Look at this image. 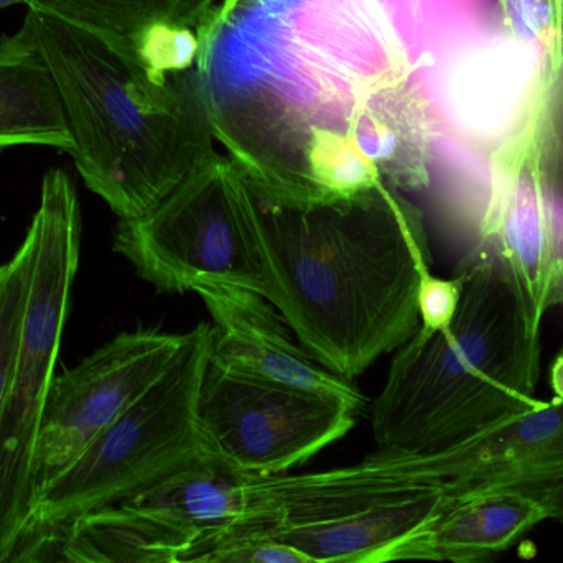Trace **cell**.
<instances>
[{
  "label": "cell",
  "instance_id": "obj_1",
  "mask_svg": "<svg viewBox=\"0 0 563 563\" xmlns=\"http://www.w3.org/2000/svg\"><path fill=\"white\" fill-rule=\"evenodd\" d=\"M203 38L214 141L285 200L327 197L311 181L314 145L351 137L374 92L416 75L383 0H218Z\"/></svg>",
  "mask_w": 563,
  "mask_h": 563
},
{
  "label": "cell",
  "instance_id": "obj_2",
  "mask_svg": "<svg viewBox=\"0 0 563 563\" xmlns=\"http://www.w3.org/2000/svg\"><path fill=\"white\" fill-rule=\"evenodd\" d=\"M246 184L269 301L318 363L353 380L413 336L432 253L402 191L379 180L351 197L285 200Z\"/></svg>",
  "mask_w": 563,
  "mask_h": 563
},
{
  "label": "cell",
  "instance_id": "obj_3",
  "mask_svg": "<svg viewBox=\"0 0 563 563\" xmlns=\"http://www.w3.org/2000/svg\"><path fill=\"white\" fill-rule=\"evenodd\" d=\"M25 19L62 95L76 170L119 220L151 211L217 154L200 66L154 68L42 10Z\"/></svg>",
  "mask_w": 563,
  "mask_h": 563
},
{
  "label": "cell",
  "instance_id": "obj_4",
  "mask_svg": "<svg viewBox=\"0 0 563 563\" xmlns=\"http://www.w3.org/2000/svg\"><path fill=\"white\" fill-rule=\"evenodd\" d=\"M456 276L462 300L445 330L419 327L394 354L373 404L380 452L435 455L538 410L541 336L488 254L473 247Z\"/></svg>",
  "mask_w": 563,
  "mask_h": 563
},
{
  "label": "cell",
  "instance_id": "obj_5",
  "mask_svg": "<svg viewBox=\"0 0 563 563\" xmlns=\"http://www.w3.org/2000/svg\"><path fill=\"white\" fill-rule=\"evenodd\" d=\"M445 499L409 455L377 450L344 468L260 476L253 511L220 538L273 539L321 563H389Z\"/></svg>",
  "mask_w": 563,
  "mask_h": 563
},
{
  "label": "cell",
  "instance_id": "obj_6",
  "mask_svg": "<svg viewBox=\"0 0 563 563\" xmlns=\"http://www.w3.org/2000/svg\"><path fill=\"white\" fill-rule=\"evenodd\" d=\"M25 236L32 250L29 297L0 413V558L19 541L35 509L36 437L78 274L81 211L75 180L65 168H52L43 177Z\"/></svg>",
  "mask_w": 563,
  "mask_h": 563
},
{
  "label": "cell",
  "instance_id": "obj_7",
  "mask_svg": "<svg viewBox=\"0 0 563 563\" xmlns=\"http://www.w3.org/2000/svg\"><path fill=\"white\" fill-rule=\"evenodd\" d=\"M210 347V323L187 331L167 373L43 489L26 528L66 525L121 505L210 459L198 416Z\"/></svg>",
  "mask_w": 563,
  "mask_h": 563
},
{
  "label": "cell",
  "instance_id": "obj_8",
  "mask_svg": "<svg viewBox=\"0 0 563 563\" xmlns=\"http://www.w3.org/2000/svg\"><path fill=\"white\" fill-rule=\"evenodd\" d=\"M112 250L162 294L231 287L271 300L273 279L254 228L246 178L217 154L151 211L119 220Z\"/></svg>",
  "mask_w": 563,
  "mask_h": 563
},
{
  "label": "cell",
  "instance_id": "obj_9",
  "mask_svg": "<svg viewBox=\"0 0 563 563\" xmlns=\"http://www.w3.org/2000/svg\"><path fill=\"white\" fill-rule=\"evenodd\" d=\"M198 416L210 459L246 475L277 476L343 439L357 413L320 394L208 364Z\"/></svg>",
  "mask_w": 563,
  "mask_h": 563
},
{
  "label": "cell",
  "instance_id": "obj_10",
  "mask_svg": "<svg viewBox=\"0 0 563 563\" xmlns=\"http://www.w3.org/2000/svg\"><path fill=\"white\" fill-rule=\"evenodd\" d=\"M257 478L205 459L71 522L114 563L181 561L251 515Z\"/></svg>",
  "mask_w": 563,
  "mask_h": 563
},
{
  "label": "cell",
  "instance_id": "obj_11",
  "mask_svg": "<svg viewBox=\"0 0 563 563\" xmlns=\"http://www.w3.org/2000/svg\"><path fill=\"white\" fill-rule=\"evenodd\" d=\"M184 341L185 333L154 328L124 331L53 376L36 437V499L167 373Z\"/></svg>",
  "mask_w": 563,
  "mask_h": 563
},
{
  "label": "cell",
  "instance_id": "obj_12",
  "mask_svg": "<svg viewBox=\"0 0 563 563\" xmlns=\"http://www.w3.org/2000/svg\"><path fill=\"white\" fill-rule=\"evenodd\" d=\"M476 246L488 254L541 336L545 314L563 305V214L529 155L519 164L488 168Z\"/></svg>",
  "mask_w": 563,
  "mask_h": 563
},
{
  "label": "cell",
  "instance_id": "obj_13",
  "mask_svg": "<svg viewBox=\"0 0 563 563\" xmlns=\"http://www.w3.org/2000/svg\"><path fill=\"white\" fill-rule=\"evenodd\" d=\"M211 317L210 366L234 376L280 384L330 397L357 416L366 396L351 380L328 371L301 344L271 301L231 287L195 290Z\"/></svg>",
  "mask_w": 563,
  "mask_h": 563
},
{
  "label": "cell",
  "instance_id": "obj_14",
  "mask_svg": "<svg viewBox=\"0 0 563 563\" xmlns=\"http://www.w3.org/2000/svg\"><path fill=\"white\" fill-rule=\"evenodd\" d=\"M410 459L423 479L442 486L446 499L503 489L541 492L563 479V400H548L445 452Z\"/></svg>",
  "mask_w": 563,
  "mask_h": 563
},
{
  "label": "cell",
  "instance_id": "obj_15",
  "mask_svg": "<svg viewBox=\"0 0 563 563\" xmlns=\"http://www.w3.org/2000/svg\"><path fill=\"white\" fill-rule=\"evenodd\" d=\"M549 519L522 492H485L445 499L435 516L396 549L389 562L496 563L503 552Z\"/></svg>",
  "mask_w": 563,
  "mask_h": 563
},
{
  "label": "cell",
  "instance_id": "obj_16",
  "mask_svg": "<svg viewBox=\"0 0 563 563\" xmlns=\"http://www.w3.org/2000/svg\"><path fill=\"white\" fill-rule=\"evenodd\" d=\"M22 145L75 148L55 76L26 19L0 35V154Z\"/></svg>",
  "mask_w": 563,
  "mask_h": 563
},
{
  "label": "cell",
  "instance_id": "obj_17",
  "mask_svg": "<svg viewBox=\"0 0 563 563\" xmlns=\"http://www.w3.org/2000/svg\"><path fill=\"white\" fill-rule=\"evenodd\" d=\"M218 0H30L42 10L79 29L132 46L162 25H195Z\"/></svg>",
  "mask_w": 563,
  "mask_h": 563
},
{
  "label": "cell",
  "instance_id": "obj_18",
  "mask_svg": "<svg viewBox=\"0 0 563 563\" xmlns=\"http://www.w3.org/2000/svg\"><path fill=\"white\" fill-rule=\"evenodd\" d=\"M496 29L538 56L554 79L563 66V0H492Z\"/></svg>",
  "mask_w": 563,
  "mask_h": 563
},
{
  "label": "cell",
  "instance_id": "obj_19",
  "mask_svg": "<svg viewBox=\"0 0 563 563\" xmlns=\"http://www.w3.org/2000/svg\"><path fill=\"white\" fill-rule=\"evenodd\" d=\"M528 155L545 194L563 214V66L539 101L529 132Z\"/></svg>",
  "mask_w": 563,
  "mask_h": 563
},
{
  "label": "cell",
  "instance_id": "obj_20",
  "mask_svg": "<svg viewBox=\"0 0 563 563\" xmlns=\"http://www.w3.org/2000/svg\"><path fill=\"white\" fill-rule=\"evenodd\" d=\"M30 241L23 238L12 260L0 266V413L12 383L13 361L29 297Z\"/></svg>",
  "mask_w": 563,
  "mask_h": 563
},
{
  "label": "cell",
  "instance_id": "obj_21",
  "mask_svg": "<svg viewBox=\"0 0 563 563\" xmlns=\"http://www.w3.org/2000/svg\"><path fill=\"white\" fill-rule=\"evenodd\" d=\"M0 563H114L75 525L30 526Z\"/></svg>",
  "mask_w": 563,
  "mask_h": 563
},
{
  "label": "cell",
  "instance_id": "obj_22",
  "mask_svg": "<svg viewBox=\"0 0 563 563\" xmlns=\"http://www.w3.org/2000/svg\"><path fill=\"white\" fill-rule=\"evenodd\" d=\"M181 561L198 563H321L267 538H220Z\"/></svg>",
  "mask_w": 563,
  "mask_h": 563
},
{
  "label": "cell",
  "instance_id": "obj_23",
  "mask_svg": "<svg viewBox=\"0 0 563 563\" xmlns=\"http://www.w3.org/2000/svg\"><path fill=\"white\" fill-rule=\"evenodd\" d=\"M462 300V279H442L430 273L423 277L419 291L420 327L430 331L445 330Z\"/></svg>",
  "mask_w": 563,
  "mask_h": 563
},
{
  "label": "cell",
  "instance_id": "obj_24",
  "mask_svg": "<svg viewBox=\"0 0 563 563\" xmlns=\"http://www.w3.org/2000/svg\"><path fill=\"white\" fill-rule=\"evenodd\" d=\"M529 496L538 499L548 509L549 519H555L563 525V479L558 485L549 486Z\"/></svg>",
  "mask_w": 563,
  "mask_h": 563
},
{
  "label": "cell",
  "instance_id": "obj_25",
  "mask_svg": "<svg viewBox=\"0 0 563 563\" xmlns=\"http://www.w3.org/2000/svg\"><path fill=\"white\" fill-rule=\"evenodd\" d=\"M552 399L563 400V347L551 367Z\"/></svg>",
  "mask_w": 563,
  "mask_h": 563
},
{
  "label": "cell",
  "instance_id": "obj_26",
  "mask_svg": "<svg viewBox=\"0 0 563 563\" xmlns=\"http://www.w3.org/2000/svg\"><path fill=\"white\" fill-rule=\"evenodd\" d=\"M12 5L30 7V0H0V9H7V7Z\"/></svg>",
  "mask_w": 563,
  "mask_h": 563
},
{
  "label": "cell",
  "instance_id": "obj_27",
  "mask_svg": "<svg viewBox=\"0 0 563 563\" xmlns=\"http://www.w3.org/2000/svg\"><path fill=\"white\" fill-rule=\"evenodd\" d=\"M172 563H198V562H191V561H175Z\"/></svg>",
  "mask_w": 563,
  "mask_h": 563
},
{
  "label": "cell",
  "instance_id": "obj_28",
  "mask_svg": "<svg viewBox=\"0 0 563 563\" xmlns=\"http://www.w3.org/2000/svg\"><path fill=\"white\" fill-rule=\"evenodd\" d=\"M562 307H563V305H562Z\"/></svg>",
  "mask_w": 563,
  "mask_h": 563
}]
</instances>
